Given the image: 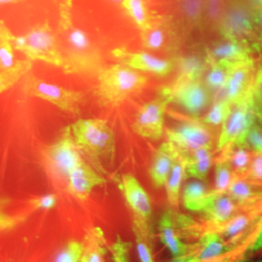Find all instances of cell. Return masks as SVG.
Returning <instances> with one entry per match:
<instances>
[{
  "instance_id": "obj_6",
  "label": "cell",
  "mask_w": 262,
  "mask_h": 262,
  "mask_svg": "<svg viewBox=\"0 0 262 262\" xmlns=\"http://www.w3.org/2000/svg\"><path fill=\"white\" fill-rule=\"evenodd\" d=\"M253 88L240 101L233 105L231 113L223 123L215 150L217 158H224L235 148L245 146L249 131L257 123L253 112Z\"/></svg>"
},
{
  "instance_id": "obj_44",
  "label": "cell",
  "mask_w": 262,
  "mask_h": 262,
  "mask_svg": "<svg viewBox=\"0 0 262 262\" xmlns=\"http://www.w3.org/2000/svg\"><path fill=\"white\" fill-rule=\"evenodd\" d=\"M246 4H248L253 11L261 9L262 0H243Z\"/></svg>"
},
{
  "instance_id": "obj_4",
  "label": "cell",
  "mask_w": 262,
  "mask_h": 262,
  "mask_svg": "<svg viewBox=\"0 0 262 262\" xmlns=\"http://www.w3.org/2000/svg\"><path fill=\"white\" fill-rule=\"evenodd\" d=\"M219 32L225 40L240 43L251 52L258 43L262 45L255 12L243 0H227Z\"/></svg>"
},
{
  "instance_id": "obj_31",
  "label": "cell",
  "mask_w": 262,
  "mask_h": 262,
  "mask_svg": "<svg viewBox=\"0 0 262 262\" xmlns=\"http://www.w3.org/2000/svg\"><path fill=\"white\" fill-rule=\"evenodd\" d=\"M11 35L9 28L0 20V70L8 69L16 63Z\"/></svg>"
},
{
  "instance_id": "obj_48",
  "label": "cell",
  "mask_w": 262,
  "mask_h": 262,
  "mask_svg": "<svg viewBox=\"0 0 262 262\" xmlns=\"http://www.w3.org/2000/svg\"><path fill=\"white\" fill-rule=\"evenodd\" d=\"M262 262V261H261Z\"/></svg>"
},
{
  "instance_id": "obj_26",
  "label": "cell",
  "mask_w": 262,
  "mask_h": 262,
  "mask_svg": "<svg viewBox=\"0 0 262 262\" xmlns=\"http://www.w3.org/2000/svg\"><path fill=\"white\" fill-rule=\"evenodd\" d=\"M185 178H186L185 162H184V159H182V157L180 156V158L175 162L167 179V182L164 186L167 200L172 208H175V209L178 208L182 183Z\"/></svg>"
},
{
  "instance_id": "obj_39",
  "label": "cell",
  "mask_w": 262,
  "mask_h": 262,
  "mask_svg": "<svg viewBox=\"0 0 262 262\" xmlns=\"http://www.w3.org/2000/svg\"><path fill=\"white\" fill-rule=\"evenodd\" d=\"M142 40L148 49L159 50L164 44L165 35L161 28L150 27L142 31Z\"/></svg>"
},
{
  "instance_id": "obj_23",
  "label": "cell",
  "mask_w": 262,
  "mask_h": 262,
  "mask_svg": "<svg viewBox=\"0 0 262 262\" xmlns=\"http://www.w3.org/2000/svg\"><path fill=\"white\" fill-rule=\"evenodd\" d=\"M182 200L187 210L199 213L211 201V189L200 181L190 182L184 188Z\"/></svg>"
},
{
  "instance_id": "obj_7",
  "label": "cell",
  "mask_w": 262,
  "mask_h": 262,
  "mask_svg": "<svg viewBox=\"0 0 262 262\" xmlns=\"http://www.w3.org/2000/svg\"><path fill=\"white\" fill-rule=\"evenodd\" d=\"M21 90L28 96L43 99L59 110L72 115H79L84 105V94L82 92L50 84L31 72L24 78Z\"/></svg>"
},
{
  "instance_id": "obj_34",
  "label": "cell",
  "mask_w": 262,
  "mask_h": 262,
  "mask_svg": "<svg viewBox=\"0 0 262 262\" xmlns=\"http://www.w3.org/2000/svg\"><path fill=\"white\" fill-rule=\"evenodd\" d=\"M122 5L142 31L150 28V18L144 0H124Z\"/></svg>"
},
{
  "instance_id": "obj_41",
  "label": "cell",
  "mask_w": 262,
  "mask_h": 262,
  "mask_svg": "<svg viewBox=\"0 0 262 262\" xmlns=\"http://www.w3.org/2000/svg\"><path fill=\"white\" fill-rule=\"evenodd\" d=\"M7 199L0 198V230H10L21 224L26 217L23 215H13L5 211Z\"/></svg>"
},
{
  "instance_id": "obj_43",
  "label": "cell",
  "mask_w": 262,
  "mask_h": 262,
  "mask_svg": "<svg viewBox=\"0 0 262 262\" xmlns=\"http://www.w3.org/2000/svg\"><path fill=\"white\" fill-rule=\"evenodd\" d=\"M57 204V196L55 193L44 194L42 196H37L29 200V205L35 210L49 211L52 210Z\"/></svg>"
},
{
  "instance_id": "obj_15",
  "label": "cell",
  "mask_w": 262,
  "mask_h": 262,
  "mask_svg": "<svg viewBox=\"0 0 262 262\" xmlns=\"http://www.w3.org/2000/svg\"><path fill=\"white\" fill-rule=\"evenodd\" d=\"M114 56L120 59L122 64L137 71L150 72L155 75H168L174 69V63L168 59L152 56L146 52L130 53L123 49H118L114 51Z\"/></svg>"
},
{
  "instance_id": "obj_42",
  "label": "cell",
  "mask_w": 262,
  "mask_h": 262,
  "mask_svg": "<svg viewBox=\"0 0 262 262\" xmlns=\"http://www.w3.org/2000/svg\"><path fill=\"white\" fill-rule=\"evenodd\" d=\"M245 146L254 152L262 155V125L257 123L253 125L246 137Z\"/></svg>"
},
{
  "instance_id": "obj_32",
  "label": "cell",
  "mask_w": 262,
  "mask_h": 262,
  "mask_svg": "<svg viewBox=\"0 0 262 262\" xmlns=\"http://www.w3.org/2000/svg\"><path fill=\"white\" fill-rule=\"evenodd\" d=\"M205 0H180V13L186 23L197 27L204 20Z\"/></svg>"
},
{
  "instance_id": "obj_38",
  "label": "cell",
  "mask_w": 262,
  "mask_h": 262,
  "mask_svg": "<svg viewBox=\"0 0 262 262\" xmlns=\"http://www.w3.org/2000/svg\"><path fill=\"white\" fill-rule=\"evenodd\" d=\"M130 249V242L123 240L120 235H118L114 243L109 247L111 256H112V262H130L129 259Z\"/></svg>"
},
{
  "instance_id": "obj_27",
  "label": "cell",
  "mask_w": 262,
  "mask_h": 262,
  "mask_svg": "<svg viewBox=\"0 0 262 262\" xmlns=\"http://www.w3.org/2000/svg\"><path fill=\"white\" fill-rule=\"evenodd\" d=\"M235 176L234 170L227 159H215V187L211 189V200L220 195L226 194Z\"/></svg>"
},
{
  "instance_id": "obj_28",
  "label": "cell",
  "mask_w": 262,
  "mask_h": 262,
  "mask_svg": "<svg viewBox=\"0 0 262 262\" xmlns=\"http://www.w3.org/2000/svg\"><path fill=\"white\" fill-rule=\"evenodd\" d=\"M32 66L33 61L26 58L16 61V63L8 69L0 70V94L18 84L21 79L31 72Z\"/></svg>"
},
{
  "instance_id": "obj_25",
  "label": "cell",
  "mask_w": 262,
  "mask_h": 262,
  "mask_svg": "<svg viewBox=\"0 0 262 262\" xmlns=\"http://www.w3.org/2000/svg\"><path fill=\"white\" fill-rule=\"evenodd\" d=\"M209 66L208 60L197 56H187L178 60V78L180 81H196L201 77Z\"/></svg>"
},
{
  "instance_id": "obj_22",
  "label": "cell",
  "mask_w": 262,
  "mask_h": 262,
  "mask_svg": "<svg viewBox=\"0 0 262 262\" xmlns=\"http://www.w3.org/2000/svg\"><path fill=\"white\" fill-rule=\"evenodd\" d=\"M84 253L81 262H104L108 251L103 230L94 226L86 231L84 236Z\"/></svg>"
},
{
  "instance_id": "obj_33",
  "label": "cell",
  "mask_w": 262,
  "mask_h": 262,
  "mask_svg": "<svg viewBox=\"0 0 262 262\" xmlns=\"http://www.w3.org/2000/svg\"><path fill=\"white\" fill-rule=\"evenodd\" d=\"M233 105L229 103L225 99L216 98L214 100L211 108L207 112L206 115L202 119V123L205 125H223V123L226 121L229 114L231 113Z\"/></svg>"
},
{
  "instance_id": "obj_17",
  "label": "cell",
  "mask_w": 262,
  "mask_h": 262,
  "mask_svg": "<svg viewBox=\"0 0 262 262\" xmlns=\"http://www.w3.org/2000/svg\"><path fill=\"white\" fill-rule=\"evenodd\" d=\"M254 202L242 203L226 193L211 200L198 214L202 215L201 220L205 222L223 223L242 213L249 207L252 206Z\"/></svg>"
},
{
  "instance_id": "obj_20",
  "label": "cell",
  "mask_w": 262,
  "mask_h": 262,
  "mask_svg": "<svg viewBox=\"0 0 262 262\" xmlns=\"http://www.w3.org/2000/svg\"><path fill=\"white\" fill-rule=\"evenodd\" d=\"M132 232L134 235L136 250L141 262H155L154 238L155 232L151 224L132 217Z\"/></svg>"
},
{
  "instance_id": "obj_5",
  "label": "cell",
  "mask_w": 262,
  "mask_h": 262,
  "mask_svg": "<svg viewBox=\"0 0 262 262\" xmlns=\"http://www.w3.org/2000/svg\"><path fill=\"white\" fill-rule=\"evenodd\" d=\"M11 40L14 49L21 52L29 60H40L51 66L62 67L56 30H53L48 21L34 26L23 35L12 33Z\"/></svg>"
},
{
  "instance_id": "obj_29",
  "label": "cell",
  "mask_w": 262,
  "mask_h": 262,
  "mask_svg": "<svg viewBox=\"0 0 262 262\" xmlns=\"http://www.w3.org/2000/svg\"><path fill=\"white\" fill-rule=\"evenodd\" d=\"M210 69L205 77L204 84L212 94H217L225 86L227 77L233 66H227L225 63L215 62L207 58Z\"/></svg>"
},
{
  "instance_id": "obj_1",
  "label": "cell",
  "mask_w": 262,
  "mask_h": 262,
  "mask_svg": "<svg viewBox=\"0 0 262 262\" xmlns=\"http://www.w3.org/2000/svg\"><path fill=\"white\" fill-rule=\"evenodd\" d=\"M72 0H63L59 7L56 39L66 74L97 76L103 69V58L96 45L83 29L76 27L71 15Z\"/></svg>"
},
{
  "instance_id": "obj_45",
  "label": "cell",
  "mask_w": 262,
  "mask_h": 262,
  "mask_svg": "<svg viewBox=\"0 0 262 262\" xmlns=\"http://www.w3.org/2000/svg\"><path fill=\"white\" fill-rule=\"evenodd\" d=\"M255 12V18H256V23H257V27L259 29V34H260V39H261L262 43V8L261 9L256 10Z\"/></svg>"
},
{
  "instance_id": "obj_18",
  "label": "cell",
  "mask_w": 262,
  "mask_h": 262,
  "mask_svg": "<svg viewBox=\"0 0 262 262\" xmlns=\"http://www.w3.org/2000/svg\"><path fill=\"white\" fill-rule=\"evenodd\" d=\"M180 158L177 149L168 141L163 142L154 154L149 173L156 188L165 186L172 168Z\"/></svg>"
},
{
  "instance_id": "obj_9",
  "label": "cell",
  "mask_w": 262,
  "mask_h": 262,
  "mask_svg": "<svg viewBox=\"0 0 262 262\" xmlns=\"http://www.w3.org/2000/svg\"><path fill=\"white\" fill-rule=\"evenodd\" d=\"M44 159L48 169L56 177L66 181L70 172L84 160L76 145L70 125L62 130L56 142L45 148Z\"/></svg>"
},
{
  "instance_id": "obj_47",
  "label": "cell",
  "mask_w": 262,
  "mask_h": 262,
  "mask_svg": "<svg viewBox=\"0 0 262 262\" xmlns=\"http://www.w3.org/2000/svg\"><path fill=\"white\" fill-rule=\"evenodd\" d=\"M112 1H115V2H120V3H122L124 0H112Z\"/></svg>"
},
{
  "instance_id": "obj_14",
  "label": "cell",
  "mask_w": 262,
  "mask_h": 262,
  "mask_svg": "<svg viewBox=\"0 0 262 262\" xmlns=\"http://www.w3.org/2000/svg\"><path fill=\"white\" fill-rule=\"evenodd\" d=\"M176 213L168 209L160 215L158 225V233L161 243L163 244L174 259L184 257L192 251V243H186L179 231L176 222Z\"/></svg>"
},
{
  "instance_id": "obj_19",
  "label": "cell",
  "mask_w": 262,
  "mask_h": 262,
  "mask_svg": "<svg viewBox=\"0 0 262 262\" xmlns=\"http://www.w3.org/2000/svg\"><path fill=\"white\" fill-rule=\"evenodd\" d=\"M251 51L242 44L230 40H225L216 44L208 54L207 58L215 62L234 66L242 62L252 60Z\"/></svg>"
},
{
  "instance_id": "obj_11",
  "label": "cell",
  "mask_w": 262,
  "mask_h": 262,
  "mask_svg": "<svg viewBox=\"0 0 262 262\" xmlns=\"http://www.w3.org/2000/svg\"><path fill=\"white\" fill-rule=\"evenodd\" d=\"M170 91L173 102H176L191 115H199L203 112L211 103L213 96V94L201 80H176L170 88Z\"/></svg>"
},
{
  "instance_id": "obj_21",
  "label": "cell",
  "mask_w": 262,
  "mask_h": 262,
  "mask_svg": "<svg viewBox=\"0 0 262 262\" xmlns=\"http://www.w3.org/2000/svg\"><path fill=\"white\" fill-rule=\"evenodd\" d=\"M213 149L196 150L187 157H182L185 162L186 178L205 181L213 164Z\"/></svg>"
},
{
  "instance_id": "obj_30",
  "label": "cell",
  "mask_w": 262,
  "mask_h": 262,
  "mask_svg": "<svg viewBox=\"0 0 262 262\" xmlns=\"http://www.w3.org/2000/svg\"><path fill=\"white\" fill-rule=\"evenodd\" d=\"M254 156H255V152L250 150L247 146H241L233 149L224 158H216V159H227L231 167L234 170L235 174L240 177L247 171V169L249 168Z\"/></svg>"
},
{
  "instance_id": "obj_46",
  "label": "cell",
  "mask_w": 262,
  "mask_h": 262,
  "mask_svg": "<svg viewBox=\"0 0 262 262\" xmlns=\"http://www.w3.org/2000/svg\"><path fill=\"white\" fill-rule=\"evenodd\" d=\"M21 1L26 0H0V6L1 5H6V4H14V3H19Z\"/></svg>"
},
{
  "instance_id": "obj_36",
  "label": "cell",
  "mask_w": 262,
  "mask_h": 262,
  "mask_svg": "<svg viewBox=\"0 0 262 262\" xmlns=\"http://www.w3.org/2000/svg\"><path fill=\"white\" fill-rule=\"evenodd\" d=\"M84 253V242L71 240L56 254L55 262H81Z\"/></svg>"
},
{
  "instance_id": "obj_40",
  "label": "cell",
  "mask_w": 262,
  "mask_h": 262,
  "mask_svg": "<svg viewBox=\"0 0 262 262\" xmlns=\"http://www.w3.org/2000/svg\"><path fill=\"white\" fill-rule=\"evenodd\" d=\"M240 177L253 183L256 186L262 187V155L255 152V156L252 160L249 168L247 169V171Z\"/></svg>"
},
{
  "instance_id": "obj_2",
  "label": "cell",
  "mask_w": 262,
  "mask_h": 262,
  "mask_svg": "<svg viewBox=\"0 0 262 262\" xmlns=\"http://www.w3.org/2000/svg\"><path fill=\"white\" fill-rule=\"evenodd\" d=\"M97 77L95 94L104 107H118L132 95L141 92L147 77L129 66L118 63L105 66Z\"/></svg>"
},
{
  "instance_id": "obj_35",
  "label": "cell",
  "mask_w": 262,
  "mask_h": 262,
  "mask_svg": "<svg viewBox=\"0 0 262 262\" xmlns=\"http://www.w3.org/2000/svg\"><path fill=\"white\" fill-rule=\"evenodd\" d=\"M227 0H205L204 21L213 29L219 30L225 16Z\"/></svg>"
},
{
  "instance_id": "obj_24",
  "label": "cell",
  "mask_w": 262,
  "mask_h": 262,
  "mask_svg": "<svg viewBox=\"0 0 262 262\" xmlns=\"http://www.w3.org/2000/svg\"><path fill=\"white\" fill-rule=\"evenodd\" d=\"M227 194L242 203H252L262 198V187L256 186L245 179L235 176L228 188Z\"/></svg>"
},
{
  "instance_id": "obj_13",
  "label": "cell",
  "mask_w": 262,
  "mask_h": 262,
  "mask_svg": "<svg viewBox=\"0 0 262 262\" xmlns=\"http://www.w3.org/2000/svg\"><path fill=\"white\" fill-rule=\"evenodd\" d=\"M120 188L132 212V217L151 224L152 205L150 196L137 178L131 174H123Z\"/></svg>"
},
{
  "instance_id": "obj_8",
  "label": "cell",
  "mask_w": 262,
  "mask_h": 262,
  "mask_svg": "<svg viewBox=\"0 0 262 262\" xmlns=\"http://www.w3.org/2000/svg\"><path fill=\"white\" fill-rule=\"evenodd\" d=\"M173 102L170 88H164L152 100L144 104L136 113L132 130L148 140H159L164 131L165 113Z\"/></svg>"
},
{
  "instance_id": "obj_10",
  "label": "cell",
  "mask_w": 262,
  "mask_h": 262,
  "mask_svg": "<svg viewBox=\"0 0 262 262\" xmlns=\"http://www.w3.org/2000/svg\"><path fill=\"white\" fill-rule=\"evenodd\" d=\"M167 141L179 151L181 157L202 150L213 149L214 138L204 123L185 122L166 130Z\"/></svg>"
},
{
  "instance_id": "obj_12",
  "label": "cell",
  "mask_w": 262,
  "mask_h": 262,
  "mask_svg": "<svg viewBox=\"0 0 262 262\" xmlns=\"http://www.w3.org/2000/svg\"><path fill=\"white\" fill-rule=\"evenodd\" d=\"M257 69L253 60L233 66L223 90L215 94V99L222 98L234 105L240 101L253 88Z\"/></svg>"
},
{
  "instance_id": "obj_16",
  "label": "cell",
  "mask_w": 262,
  "mask_h": 262,
  "mask_svg": "<svg viewBox=\"0 0 262 262\" xmlns=\"http://www.w3.org/2000/svg\"><path fill=\"white\" fill-rule=\"evenodd\" d=\"M66 183L68 193L79 200H85L95 187L103 185L105 179L83 160L70 172Z\"/></svg>"
},
{
  "instance_id": "obj_37",
  "label": "cell",
  "mask_w": 262,
  "mask_h": 262,
  "mask_svg": "<svg viewBox=\"0 0 262 262\" xmlns=\"http://www.w3.org/2000/svg\"><path fill=\"white\" fill-rule=\"evenodd\" d=\"M253 112L257 124L262 125V66L257 69L254 84H253Z\"/></svg>"
},
{
  "instance_id": "obj_3",
  "label": "cell",
  "mask_w": 262,
  "mask_h": 262,
  "mask_svg": "<svg viewBox=\"0 0 262 262\" xmlns=\"http://www.w3.org/2000/svg\"><path fill=\"white\" fill-rule=\"evenodd\" d=\"M78 149L97 162L112 161L116 152L115 132L106 120L80 119L70 124Z\"/></svg>"
}]
</instances>
